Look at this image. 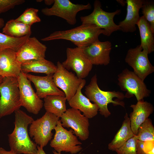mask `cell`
I'll return each mask as SVG.
<instances>
[{"mask_svg": "<svg viewBox=\"0 0 154 154\" xmlns=\"http://www.w3.org/2000/svg\"><path fill=\"white\" fill-rule=\"evenodd\" d=\"M14 113V128L8 135L10 150L17 154H37V145L30 139L28 130L34 119L20 109Z\"/></svg>", "mask_w": 154, "mask_h": 154, "instance_id": "1", "label": "cell"}, {"mask_svg": "<svg viewBox=\"0 0 154 154\" xmlns=\"http://www.w3.org/2000/svg\"><path fill=\"white\" fill-rule=\"evenodd\" d=\"M104 30L94 25L82 24L69 30L54 31L41 40L46 41L65 40L70 41L77 47L82 49L99 40L100 35H104Z\"/></svg>", "mask_w": 154, "mask_h": 154, "instance_id": "2", "label": "cell"}, {"mask_svg": "<svg viewBox=\"0 0 154 154\" xmlns=\"http://www.w3.org/2000/svg\"><path fill=\"white\" fill-rule=\"evenodd\" d=\"M84 93L90 101L98 106L100 114L105 117H108L111 114L108 108V104L111 103L114 106L119 105L124 107L125 104L123 102L113 100L114 98L120 100H123L125 98L124 94L119 91H105L101 90L98 84L96 74L92 77L89 84L86 86Z\"/></svg>", "mask_w": 154, "mask_h": 154, "instance_id": "3", "label": "cell"}, {"mask_svg": "<svg viewBox=\"0 0 154 154\" xmlns=\"http://www.w3.org/2000/svg\"><path fill=\"white\" fill-rule=\"evenodd\" d=\"M21 106L17 78L4 77L0 84V119L11 114Z\"/></svg>", "mask_w": 154, "mask_h": 154, "instance_id": "4", "label": "cell"}, {"mask_svg": "<svg viewBox=\"0 0 154 154\" xmlns=\"http://www.w3.org/2000/svg\"><path fill=\"white\" fill-rule=\"evenodd\" d=\"M94 6L93 11L90 14L80 17L82 24L94 25L104 30V35L107 36H110L115 31L120 30L118 25L114 23V18L115 15L120 13V10L112 12L105 11L102 8L100 2L98 0L94 1Z\"/></svg>", "mask_w": 154, "mask_h": 154, "instance_id": "5", "label": "cell"}, {"mask_svg": "<svg viewBox=\"0 0 154 154\" xmlns=\"http://www.w3.org/2000/svg\"><path fill=\"white\" fill-rule=\"evenodd\" d=\"M59 118L46 112L40 118L34 120L30 125L29 134L38 145L44 147L52 138V131L54 129Z\"/></svg>", "mask_w": 154, "mask_h": 154, "instance_id": "6", "label": "cell"}, {"mask_svg": "<svg viewBox=\"0 0 154 154\" xmlns=\"http://www.w3.org/2000/svg\"><path fill=\"white\" fill-rule=\"evenodd\" d=\"M118 84L121 89L126 91L125 97L129 98L135 95L137 101L149 97L151 93L144 80L133 72L126 68L118 76Z\"/></svg>", "mask_w": 154, "mask_h": 154, "instance_id": "7", "label": "cell"}, {"mask_svg": "<svg viewBox=\"0 0 154 154\" xmlns=\"http://www.w3.org/2000/svg\"><path fill=\"white\" fill-rule=\"evenodd\" d=\"M54 130L55 133L54 138L51 140L50 145L56 152L64 151L75 154L82 149L80 145L82 143L74 135L73 130L68 131L63 127L60 120L58 121Z\"/></svg>", "mask_w": 154, "mask_h": 154, "instance_id": "8", "label": "cell"}, {"mask_svg": "<svg viewBox=\"0 0 154 154\" xmlns=\"http://www.w3.org/2000/svg\"><path fill=\"white\" fill-rule=\"evenodd\" d=\"M90 3L84 5L75 4L69 0H54L50 8L45 7L42 13L47 16H55L65 20L69 24L74 25L76 22V16L79 11L91 8Z\"/></svg>", "mask_w": 154, "mask_h": 154, "instance_id": "9", "label": "cell"}, {"mask_svg": "<svg viewBox=\"0 0 154 154\" xmlns=\"http://www.w3.org/2000/svg\"><path fill=\"white\" fill-rule=\"evenodd\" d=\"M81 112L72 108L67 109L61 117L62 125L64 128H71L73 133L82 141H85L90 134L89 119Z\"/></svg>", "mask_w": 154, "mask_h": 154, "instance_id": "10", "label": "cell"}, {"mask_svg": "<svg viewBox=\"0 0 154 154\" xmlns=\"http://www.w3.org/2000/svg\"><path fill=\"white\" fill-rule=\"evenodd\" d=\"M66 59L62 64L68 70L75 72L77 77L84 79L88 75L93 65L83 52L82 48L76 47L67 48Z\"/></svg>", "mask_w": 154, "mask_h": 154, "instance_id": "11", "label": "cell"}, {"mask_svg": "<svg viewBox=\"0 0 154 154\" xmlns=\"http://www.w3.org/2000/svg\"><path fill=\"white\" fill-rule=\"evenodd\" d=\"M17 78L21 106L30 113L38 114L43 106V101L35 92L25 74L21 72Z\"/></svg>", "mask_w": 154, "mask_h": 154, "instance_id": "12", "label": "cell"}, {"mask_svg": "<svg viewBox=\"0 0 154 154\" xmlns=\"http://www.w3.org/2000/svg\"><path fill=\"white\" fill-rule=\"evenodd\" d=\"M148 53L143 50L140 45L129 49L125 61L133 70V72L142 80L154 71V67L150 62Z\"/></svg>", "mask_w": 154, "mask_h": 154, "instance_id": "13", "label": "cell"}, {"mask_svg": "<svg viewBox=\"0 0 154 154\" xmlns=\"http://www.w3.org/2000/svg\"><path fill=\"white\" fill-rule=\"evenodd\" d=\"M57 69L53 75L54 83L64 92L66 100L69 101L76 94L83 79H80L69 71L58 61Z\"/></svg>", "mask_w": 154, "mask_h": 154, "instance_id": "14", "label": "cell"}, {"mask_svg": "<svg viewBox=\"0 0 154 154\" xmlns=\"http://www.w3.org/2000/svg\"><path fill=\"white\" fill-rule=\"evenodd\" d=\"M112 46L109 41L101 42L98 40L82 49L93 65L106 66L110 63Z\"/></svg>", "mask_w": 154, "mask_h": 154, "instance_id": "15", "label": "cell"}, {"mask_svg": "<svg viewBox=\"0 0 154 154\" xmlns=\"http://www.w3.org/2000/svg\"><path fill=\"white\" fill-rule=\"evenodd\" d=\"M47 47L35 37H29L16 52L17 58L21 63L45 58Z\"/></svg>", "mask_w": 154, "mask_h": 154, "instance_id": "16", "label": "cell"}, {"mask_svg": "<svg viewBox=\"0 0 154 154\" xmlns=\"http://www.w3.org/2000/svg\"><path fill=\"white\" fill-rule=\"evenodd\" d=\"M25 74L28 79L34 84L36 93L40 98H44L49 95L65 96L64 92L59 90L54 83L53 74L39 76L29 73Z\"/></svg>", "mask_w": 154, "mask_h": 154, "instance_id": "17", "label": "cell"}, {"mask_svg": "<svg viewBox=\"0 0 154 154\" xmlns=\"http://www.w3.org/2000/svg\"><path fill=\"white\" fill-rule=\"evenodd\" d=\"M21 65L15 51L10 48L0 51V76L17 78L21 72Z\"/></svg>", "mask_w": 154, "mask_h": 154, "instance_id": "18", "label": "cell"}, {"mask_svg": "<svg viewBox=\"0 0 154 154\" xmlns=\"http://www.w3.org/2000/svg\"><path fill=\"white\" fill-rule=\"evenodd\" d=\"M86 83V81L83 79L76 94L68 102L72 108L80 110L84 116L91 119L97 114L99 108L96 104L92 103L82 93V89Z\"/></svg>", "mask_w": 154, "mask_h": 154, "instance_id": "19", "label": "cell"}, {"mask_svg": "<svg viewBox=\"0 0 154 154\" xmlns=\"http://www.w3.org/2000/svg\"><path fill=\"white\" fill-rule=\"evenodd\" d=\"M130 107L133 110L129 114L131 128L136 135L139 127L153 113L154 108L151 104L143 100L137 101Z\"/></svg>", "mask_w": 154, "mask_h": 154, "instance_id": "20", "label": "cell"}, {"mask_svg": "<svg viewBox=\"0 0 154 154\" xmlns=\"http://www.w3.org/2000/svg\"><path fill=\"white\" fill-rule=\"evenodd\" d=\"M143 0H127V14L125 19L118 25L120 30L125 33H133L136 30V25L140 17L139 11Z\"/></svg>", "mask_w": 154, "mask_h": 154, "instance_id": "21", "label": "cell"}, {"mask_svg": "<svg viewBox=\"0 0 154 154\" xmlns=\"http://www.w3.org/2000/svg\"><path fill=\"white\" fill-rule=\"evenodd\" d=\"M57 69L56 65L45 58L27 61L21 65V72L25 74L33 72L53 74Z\"/></svg>", "mask_w": 154, "mask_h": 154, "instance_id": "22", "label": "cell"}, {"mask_svg": "<svg viewBox=\"0 0 154 154\" xmlns=\"http://www.w3.org/2000/svg\"><path fill=\"white\" fill-rule=\"evenodd\" d=\"M134 135L131 128L129 118L126 113L121 127L108 145L109 149L115 151Z\"/></svg>", "mask_w": 154, "mask_h": 154, "instance_id": "23", "label": "cell"}, {"mask_svg": "<svg viewBox=\"0 0 154 154\" xmlns=\"http://www.w3.org/2000/svg\"><path fill=\"white\" fill-rule=\"evenodd\" d=\"M141 37L140 44L143 50H146L149 54L154 51V34L152 32L150 25L142 16L140 17L137 24Z\"/></svg>", "mask_w": 154, "mask_h": 154, "instance_id": "24", "label": "cell"}, {"mask_svg": "<svg viewBox=\"0 0 154 154\" xmlns=\"http://www.w3.org/2000/svg\"><path fill=\"white\" fill-rule=\"evenodd\" d=\"M65 96L49 95L44 98L43 106L47 112L61 117L66 110Z\"/></svg>", "mask_w": 154, "mask_h": 154, "instance_id": "25", "label": "cell"}, {"mask_svg": "<svg viewBox=\"0 0 154 154\" xmlns=\"http://www.w3.org/2000/svg\"><path fill=\"white\" fill-rule=\"evenodd\" d=\"M31 26L18 21L11 19L8 21L3 28L2 33L9 36L20 38L30 36Z\"/></svg>", "mask_w": 154, "mask_h": 154, "instance_id": "26", "label": "cell"}, {"mask_svg": "<svg viewBox=\"0 0 154 154\" xmlns=\"http://www.w3.org/2000/svg\"><path fill=\"white\" fill-rule=\"evenodd\" d=\"M30 36L15 38L0 32V51L6 48L11 49L17 52Z\"/></svg>", "mask_w": 154, "mask_h": 154, "instance_id": "27", "label": "cell"}, {"mask_svg": "<svg viewBox=\"0 0 154 154\" xmlns=\"http://www.w3.org/2000/svg\"><path fill=\"white\" fill-rule=\"evenodd\" d=\"M136 135L140 141H154V127L151 119L148 118L140 126Z\"/></svg>", "mask_w": 154, "mask_h": 154, "instance_id": "28", "label": "cell"}, {"mask_svg": "<svg viewBox=\"0 0 154 154\" xmlns=\"http://www.w3.org/2000/svg\"><path fill=\"white\" fill-rule=\"evenodd\" d=\"M38 10L30 8L27 9L15 19L25 24L31 26L33 24L40 22L41 20L38 15Z\"/></svg>", "mask_w": 154, "mask_h": 154, "instance_id": "29", "label": "cell"}, {"mask_svg": "<svg viewBox=\"0 0 154 154\" xmlns=\"http://www.w3.org/2000/svg\"><path fill=\"white\" fill-rule=\"evenodd\" d=\"M143 16L149 23L154 33V3L151 1L144 0L141 8Z\"/></svg>", "mask_w": 154, "mask_h": 154, "instance_id": "30", "label": "cell"}, {"mask_svg": "<svg viewBox=\"0 0 154 154\" xmlns=\"http://www.w3.org/2000/svg\"><path fill=\"white\" fill-rule=\"evenodd\" d=\"M136 135L126 142L115 151L117 154H137Z\"/></svg>", "mask_w": 154, "mask_h": 154, "instance_id": "31", "label": "cell"}, {"mask_svg": "<svg viewBox=\"0 0 154 154\" xmlns=\"http://www.w3.org/2000/svg\"><path fill=\"white\" fill-rule=\"evenodd\" d=\"M154 141H136L137 154H154Z\"/></svg>", "mask_w": 154, "mask_h": 154, "instance_id": "32", "label": "cell"}, {"mask_svg": "<svg viewBox=\"0 0 154 154\" xmlns=\"http://www.w3.org/2000/svg\"><path fill=\"white\" fill-rule=\"evenodd\" d=\"M24 0H0V14L24 3Z\"/></svg>", "mask_w": 154, "mask_h": 154, "instance_id": "33", "label": "cell"}, {"mask_svg": "<svg viewBox=\"0 0 154 154\" xmlns=\"http://www.w3.org/2000/svg\"><path fill=\"white\" fill-rule=\"evenodd\" d=\"M0 154H17L13 151L10 150L7 151L4 148L0 147Z\"/></svg>", "mask_w": 154, "mask_h": 154, "instance_id": "34", "label": "cell"}, {"mask_svg": "<svg viewBox=\"0 0 154 154\" xmlns=\"http://www.w3.org/2000/svg\"><path fill=\"white\" fill-rule=\"evenodd\" d=\"M37 154H46L43 148L39 145L37 146Z\"/></svg>", "mask_w": 154, "mask_h": 154, "instance_id": "35", "label": "cell"}, {"mask_svg": "<svg viewBox=\"0 0 154 154\" xmlns=\"http://www.w3.org/2000/svg\"><path fill=\"white\" fill-rule=\"evenodd\" d=\"M5 25L4 21V19L1 18H0V28H3Z\"/></svg>", "mask_w": 154, "mask_h": 154, "instance_id": "36", "label": "cell"}, {"mask_svg": "<svg viewBox=\"0 0 154 154\" xmlns=\"http://www.w3.org/2000/svg\"><path fill=\"white\" fill-rule=\"evenodd\" d=\"M44 2L46 5H50L52 3H54V0H45Z\"/></svg>", "mask_w": 154, "mask_h": 154, "instance_id": "37", "label": "cell"}, {"mask_svg": "<svg viewBox=\"0 0 154 154\" xmlns=\"http://www.w3.org/2000/svg\"><path fill=\"white\" fill-rule=\"evenodd\" d=\"M117 2H118V3H119L121 5L124 6L125 4V3H126V1H123V0H117Z\"/></svg>", "mask_w": 154, "mask_h": 154, "instance_id": "38", "label": "cell"}, {"mask_svg": "<svg viewBox=\"0 0 154 154\" xmlns=\"http://www.w3.org/2000/svg\"><path fill=\"white\" fill-rule=\"evenodd\" d=\"M3 78H4L3 77L0 76V84L2 82Z\"/></svg>", "mask_w": 154, "mask_h": 154, "instance_id": "39", "label": "cell"}, {"mask_svg": "<svg viewBox=\"0 0 154 154\" xmlns=\"http://www.w3.org/2000/svg\"><path fill=\"white\" fill-rule=\"evenodd\" d=\"M52 152L54 154H61V153H58L55 150L53 151Z\"/></svg>", "mask_w": 154, "mask_h": 154, "instance_id": "40", "label": "cell"}]
</instances>
